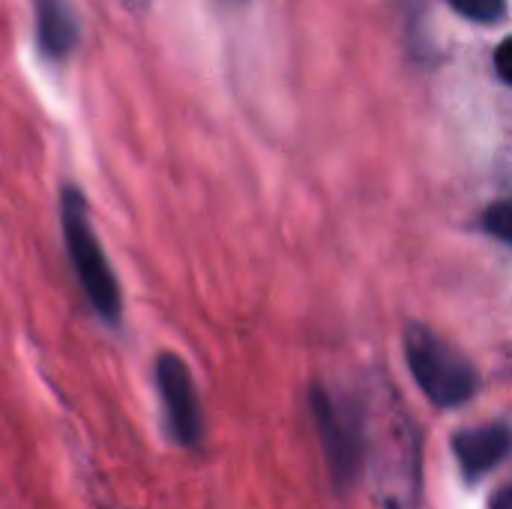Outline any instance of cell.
I'll return each instance as SVG.
<instances>
[{
	"label": "cell",
	"instance_id": "2",
	"mask_svg": "<svg viewBox=\"0 0 512 509\" xmlns=\"http://www.w3.org/2000/svg\"><path fill=\"white\" fill-rule=\"evenodd\" d=\"M405 354L420 390L438 408H456L477 393V369L438 333L411 324L405 333Z\"/></svg>",
	"mask_w": 512,
	"mask_h": 509
},
{
	"label": "cell",
	"instance_id": "5",
	"mask_svg": "<svg viewBox=\"0 0 512 509\" xmlns=\"http://www.w3.org/2000/svg\"><path fill=\"white\" fill-rule=\"evenodd\" d=\"M453 450H456V459H459L465 477L477 480L504 462V456L512 450V429L504 423L465 429L456 435Z\"/></svg>",
	"mask_w": 512,
	"mask_h": 509
},
{
	"label": "cell",
	"instance_id": "11",
	"mask_svg": "<svg viewBox=\"0 0 512 509\" xmlns=\"http://www.w3.org/2000/svg\"><path fill=\"white\" fill-rule=\"evenodd\" d=\"M147 3H150V0H123V6H126V9H135V12L144 9Z\"/></svg>",
	"mask_w": 512,
	"mask_h": 509
},
{
	"label": "cell",
	"instance_id": "6",
	"mask_svg": "<svg viewBox=\"0 0 512 509\" xmlns=\"http://www.w3.org/2000/svg\"><path fill=\"white\" fill-rule=\"evenodd\" d=\"M36 39L45 57L66 60L78 45V18L69 0H33Z\"/></svg>",
	"mask_w": 512,
	"mask_h": 509
},
{
	"label": "cell",
	"instance_id": "3",
	"mask_svg": "<svg viewBox=\"0 0 512 509\" xmlns=\"http://www.w3.org/2000/svg\"><path fill=\"white\" fill-rule=\"evenodd\" d=\"M312 414L321 432L324 456L336 486H351L363 465V420L348 402L333 399L327 390H312Z\"/></svg>",
	"mask_w": 512,
	"mask_h": 509
},
{
	"label": "cell",
	"instance_id": "1",
	"mask_svg": "<svg viewBox=\"0 0 512 509\" xmlns=\"http://www.w3.org/2000/svg\"><path fill=\"white\" fill-rule=\"evenodd\" d=\"M60 225H63V237H66V252L72 258L75 276L90 300V306L99 312L102 321L117 324L120 312H123V300H120V285L108 267V258L99 246V237L90 225V210L84 195L75 186L63 189V201H60Z\"/></svg>",
	"mask_w": 512,
	"mask_h": 509
},
{
	"label": "cell",
	"instance_id": "9",
	"mask_svg": "<svg viewBox=\"0 0 512 509\" xmlns=\"http://www.w3.org/2000/svg\"><path fill=\"white\" fill-rule=\"evenodd\" d=\"M495 66H498V75H501L507 84H512V36L498 45V51H495Z\"/></svg>",
	"mask_w": 512,
	"mask_h": 509
},
{
	"label": "cell",
	"instance_id": "8",
	"mask_svg": "<svg viewBox=\"0 0 512 509\" xmlns=\"http://www.w3.org/2000/svg\"><path fill=\"white\" fill-rule=\"evenodd\" d=\"M486 228L495 237L512 243V201H501V204H495V207L486 210Z\"/></svg>",
	"mask_w": 512,
	"mask_h": 509
},
{
	"label": "cell",
	"instance_id": "10",
	"mask_svg": "<svg viewBox=\"0 0 512 509\" xmlns=\"http://www.w3.org/2000/svg\"><path fill=\"white\" fill-rule=\"evenodd\" d=\"M492 509H512V486L501 489V492L492 498Z\"/></svg>",
	"mask_w": 512,
	"mask_h": 509
},
{
	"label": "cell",
	"instance_id": "4",
	"mask_svg": "<svg viewBox=\"0 0 512 509\" xmlns=\"http://www.w3.org/2000/svg\"><path fill=\"white\" fill-rule=\"evenodd\" d=\"M156 384L165 402V417L174 441L183 447H198L204 438V417L186 363L174 354H162L156 363Z\"/></svg>",
	"mask_w": 512,
	"mask_h": 509
},
{
	"label": "cell",
	"instance_id": "7",
	"mask_svg": "<svg viewBox=\"0 0 512 509\" xmlns=\"http://www.w3.org/2000/svg\"><path fill=\"white\" fill-rule=\"evenodd\" d=\"M465 18H474V21H501L504 12H507V0H450Z\"/></svg>",
	"mask_w": 512,
	"mask_h": 509
}]
</instances>
